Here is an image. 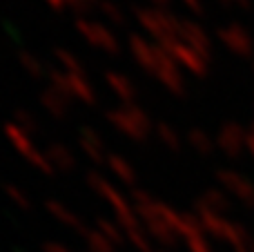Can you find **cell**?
Here are the masks:
<instances>
[{
  "mask_svg": "<svg viewBox=\"0 0 254 252\" xmlns=\"http://www.w3.org/2000/svg\"><path fill=\"white\" fill-rule=\"evenodd\" d=\"M47 159L54 161L56 165H61V168H71V165H74V154H71V152L67 150L65 145H58V143L49 145Z\"/></svg>",
  "mask_w": 254,
  "mask_h": 252,
  "instance_id": "obj_6",
  "label": "cell"
},
{
  "mask_svg": "<svg viewBox=\"0 0 254 252\" xmlns=\"http://www.w3.org/2000/svg\"><path fill=\"white\" fill-rule=\"evenodd\" d=\"M80 147L87 156L92 159H101L105 156V147H103V141L98 138V134H94L92 129H80Z\"/></svg>",
  "mask_w": 254,
  "mask_h": 252,
  "instance_id": "obj_5",
  "label": "cell"
},
{
  "mask_svg": "<svg viewBox=\"0 0 254 252\" xmlns=\"http://www.w3.org/2000/svg\"><path fill=\"white\" fill-rule=\"evenodd\" d=\"M107 83H110L112 89H116V92L123 94V96L129 92V87H127V80L123 78V76H119V74H107Z\"/></svg>",
  "mask_w": 254,
  "mask_h": 252,
  "instance_id": "obj_9",
  "label": "cell"
},
{
  "mask_svg": "<svg viewBox=\"0 0 254 252\" xmlns=\"http://www.w3.org/2000/svg\"><path fill=\"white\" fill-rule=\"evenodd\" d=\"M49 80H52V87L61 89L67 96H76L83 103H92L94 101V89L92 85L85 80L83 74H67V71H52L49 74Z\"/></svg>",
  "mask_w": 254,
  "mask_h": 252,
  "instance_id": "obj_1",
  "label": "cell"
},
{
  "mask_svg": "<svg viewBox=\"0 0 254 252\" xmlns=\"http://www.w3.org/2000/svg\"><path fill=\"white\" fill-rule=\"evenodd\" d=\"M4 134H7L9 141H11V145L16 147V150L20 152L22 156H27V159H29L34 165H38V168L49 170V159H47V154H43V152H40L38 147L34 145V141H31V134H29V132H25L22 127H18L16 123H9L7 127H4Z\"/></svg>",
  "mask_w": 254,
  "mask_h": 252,
  "instance_id": "obj_2",
  "label": "cell"
},
{
  "mask_svg": "<svg viewBox=\"0 0 254 252\" xmlns=\"http://www.w3.org/2000/svg\"><path fill=\"white\" fill-rule=\"evenodd\" d=\"M20 63H22V69H25L27 74L31 76V78H43V76H45L43 63H40L38 58L34 56V54H29V52L20 54Z\"/></svg>",
  "mask_w": 254,
  "mask_h": 252,
  "instance_id": "obj_7",
  "label": "cell"
},
{
  "mask_svg": "<svg viewBox=\"0 0 254 252\" xmlns=\"http://www.w3.org/2000/svg\"><path fill=\"white\" fill-rule=\"evenodd\" d=\"M16 125L18 127H22L25 129V132H36V127H38V125H36V121H34V116H29V114H22V112H18L16 114Z\"/></svg>",
  "mask_w": 254,
  "mask_h": 252,
  "instance_id": "obj_10",
  "label": "cell"
},
{
  "mask_svg": "<svg viewBox=\"0 0 254 252\" xmlns=\"http://www.w3.org/2000/svg\"><path fill=\"white\" fill-rule=\"evenodd\" d=\"M49 7L54 9H65V7H71V0H45Z\"/></svg>",
  "mask_w": 254,
  "mask_h": 252,
  "instance_id": "obj_12",
  "label": "cell"
},
{
  "mask_svg": "<svg viewBox=\"0 0 254 252\" xmlns=\"http://www.w3.org/2000/svg\"><path fill=\"white\" fill-rule=\"evenodd\" d=\"M103 9H105V13H107L110 18H116V20H121L119 9H116V7H110V4H103Z\"/></svg>",
  "mask_w": 254,
  "mask_h": 252,
  "instance_id": "obj_13",
  "label": "cell"
},
{
  "mask_svg": "<svg viewBox=\"0 0 254 252\" xmlns=\"http://www.w3.org/2000/svg\"><path fill=\"white\" fill-rule=\"evenodd\" d=\"M56 58L67 69V74H83V65H80V61L74 56V54L65 52V49H56Z\"/></svg>",
  "mask_w": 254,
  "mask_h": 252,
  "instance_id": "obj_8",
  "label": "cell"
},
{
  "mask_svg": "<svg viewBox=\"0 0 254 252\" xmlns=\"http://www.w3.org/2000/svg\"><path fill=\"white\" fill-rule=\"evenodd\" d=\"M94 2H96V0H71V7L78 9V11H85V9L92 7Z\"/></svg>",
  "mask_w": 254,
  "mask_h": 252,
  "instance_id": "obj_11",
  "label": "cell"
},
{
  "mask_svg": "<svg viewBox=\"0 0 254 252\" xmlns=\"http://www.w3.org/2000/svg\"><path fill=\"white\" fill-rule=\"evenodd\" d=\"M76 29H78L92 45H98V47H103L105 52H116V38H112V34L105 29V27L80 18V20H76Z\"/></svg>",
  "mask_w": 254,
  "mask_h": 252,
  "instance_id": "obj_3",
  "label": "cell"
},
{
  "mask_svg": "<svg viewBox=\"0 0 254 252\" xmlns=\"http://www.w3.org/2000/svg\"><path fill=\"white\" fill-rule=\"evenodd\" d=\"M40 101H43L45 110H47L49 114L58 116V119L67 116V112H69V96L63 94L61 89H56V87L45 89V92L40 94Z\"/></svg>",
  "mask_w": 254,
  "mask_h": 252,
  "instance_id": "obj_4",
  "label": "cell"
}]
</instances>
